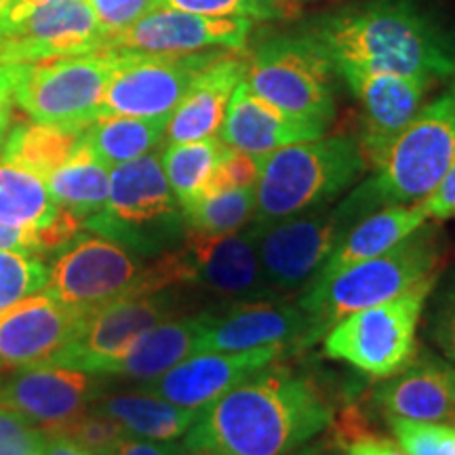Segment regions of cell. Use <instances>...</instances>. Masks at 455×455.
Returning <instances> with one entry per match:
<instances>
[{
	"mask_svg": "<svg viewBox=\"0 0 455 455\" xmlns=\"http://www.w3.org/2000/svg\"><path fill=\"white\" fill-rule=\"evenodd\" d=\"M333 424L308 375L272 363L198 411L184 447L198 455H289Z\"/></svg>",
	"mask_w": 455,
	"mask_h": 455,
	"instance_id": "1",
	"label": "cell"
},
{
	"mask_svg": "<svg viewBox=\"0 0 455 455\" xmlns=\"http://www.w3.org/2000/svg\"><path fill=\"white\" fill-rule=\"evenodd\" d=\"M84 230L140 255H161L184 241V213L171 192L161 155L150 152L112 167L106 209L84 220Z\"/></svg>",
	"mask_w": 455,
	"mask_h": 455,
	"instance_id": "6",
	"label": "cell"
},
{
	"mask_svg": "<svg viewBox=\"0 0 455 455\" xmlns=\"http://www.w3.org/2000/svg\"><path fill=\"white\" fill-rule=\"evenodd\" d=\"M93 409L118 419L131 436L148 441L180 439L190 430L198 415V411L173 405V403L156 395H148V392L104 396Z\"/></svg>",
	"mask_w": 455,
	"mask_h": 455,
	"instance_id": "28",
	"label": "cell"
},
{
	"mask_svg": "<svg viewBox=\"0 0 455 455\" xmlns=\"http://www.w3.org/2000/svg\"><path fill=\"white\" fill-rule=\"evenodd\" d=\"M156 7L188 11L207 17L232 20H272L281 13V0H156Z\"/></svg>",
	"mask_w": 455,
	"mask_h": 455,
	"instance_id": "36",
	"label": "cell"
},
{
	"mask_svg": "<svg viewBox=\"0 0 455 455\" xmlns=\"http://www.w3.org/2000/svg\"><path fill=\"white\" fill-rule=\"evenodd\" d=\"M84 312L34 293L0 312V371L47 365L70 344Z\"/></svg>",
	"mask_w": 455,
	"mask_h": 455,
	"instance_id": "21",
	"label": "cell"
},
{
	"mask_svg": "<svg viewBox=\"0 0 455 455\" xmlns=\"http://www.w3.org/2000/svg\"><path fill=\"white\" fill-rule=\"evenodd\" d=\"M106 44L91 0H57L0 32V66L100 53Z\"/></svg>",
	"mask_w": 455,
	"mask_h": 455,
	"instance_id": "14",
	"label": "cell"
},
{
	"mask_svg": "<svg viewBox=\"0 0 455 455\" xmlns=\"http://www.w3.org/2000/svg\"><path fill=\"white\" fill-rule=\"evenodd\" d=\"M144 266L123 244L100 235H78L49 266L43 289L78 312H93L131 293Z\"/></svg>",
	"mask_w": 455,
	"mask_h": 455,
	"instance_id": "11",
	"label": "cell"
},
{
	"mask_svg": "<svg viewBox=\"0 0 455 455\" xmlns=\"http://www.w3.org/2000/svg\"><path fill=\"white\" fill-rule=\"evenodd\" d=\"M203 333L196 352H241L259 346H306L321 338L315 321L291 301L243 299L228 308L203 312Z\"/></svg>",
	"mask_w": 455,
	"mask_h": 455,
	"instance_id": "16",
	"label": "cell"
},
{
	"mask_svg": "<svg viewBox=\"0 0 455 455\" xmlns=\"http://www.w3.org/2000/svg\"><path fill=\"white\" fill-rule=\"evenodd\" d=\"M98 395V375L61 365H36L20 369L0 384V407L24 415L47 435H61Z\"/></svg>",
	"mask_w": 455,
	"mask_h": 455,
	"instance_id": "19",
	"label": "cell"
},
{
	"mask_svg": "<svg viewBox=\"0 0 455 455\" xmlns=\"http://www.w3.org/2000/svg\"><path fill=\"white\" fill-rule=\"evenodd\" d=\"M426 220L428 218H426L418 203L411 204V207L409 204H390V207L375 209L373 213L358 220L346 232V236L341 238V243L329 255V259L323 264V268L318 270V275L310 284L325 283L338 272L350 268V266L386 253L395 244L401 243L403 238H407L418 228H422Z\"/></svg>",
	"mask_w": 455,
	"mask_h": 455,
	"instance_id": "25",
	"label": "cell"
},
{
	"mask_svg": "<svg viewBox=\"0 0 455 455\" xmlns=\"http://www.w3.org/2000/svg\"><path fill=\"white\" fill-rule=\"evenodd\" d=\"M61 435L76 441L78 445L95 455H106L114 445L131 436L118 419L98 411V409H87L83 415H78Z\"/></svg>",
	"mask_w": 455,
	"mask_h": 455,
	"instance_id": "37",
	"label": "cell"
},
{
	"mask_svg": "<svg viewBox=\"0 0 455 455\" xmlns=\"http://www.w3.org/2000/svg\"><path fill=\"white\" fill-rule=\"evenodd\" d=\"M60 213L61 207L41 175L0 158V224L41 232Z\"/></svg>",
	"mask_w": 455,
	"mask_h": 455,
	"instance_id": "30",
	"label": "cell"
},
{
	"mask_svg": "<svg viewBox=\"0 0 455 455\" xmlns=\"http://www.w3.org/2000/svg\"><path fill=\"white\" fill-rule=\"evenodd\" d=\"M333 68L361 101L363 135L358 144L367 167L378 169L395 140L419 112L430 83L350 64H338Z\"/></svg>",
	"mask_w": 455,
	"mask_h": 455,
	"instance_id": "17",
	"label": "cell"
},
{
	"mask_svg": "<svg viewBox=\"0 0 455 455\" xmlns=\"http://www.w3.org/2000/svg\"><path fill=\"white\" fill-rule=\"evenodd\" d=\"M436 283L439 276H432L395 299L341 318L325 333V355L375 379L405 369L418 355L419 318Z\"/></svg>",
	"mask_w": 455,
	"mask_h": 455,
	"instance_id": "8",
	"label": "cell"
},
{
	"mask_svg": "<svg viewBox=\"0 0 455 455\" xmlns=\"http://www.w3.org/2000/svg\"><path fill=\"white\" fill-rule=\"evenodd\" d=\"M81 141L83 131L44 123H17L4 140L0 158L47 180L74 155Z\"/></svg>",
	"mask_w": 455,
	"mask_h": 455,
	"instance_id": "31",
	"label": "cell"
},
{
	"mask_svg": "<svg viewBox=\"0 0 455 455\" xmlns=\"http://www.w3.org/2000/svg\"><path fill=\"white\" fill-rule=\"evenodd\" d=\"M224 148L226 144L220 138H207L169 144L163 152V171L181 209H188L207 195Z\"/></svg>",
	"mask_w": 455,
	"mask_h": 455,
	"instance_id": "32",
	"label": "cell"
},
{
	"mask_svg": "<svg viewBox=\"0 0 455 455\" xmlns=\"http://www.w3.org/2000/svg\"><path fill=\"white\" fill-rule=\"evenodd\" d=\"M11 4H13V0H0V28L4 24V17H7Z\"/></svg>",
	"mask_w": 455,
	"mask_h": 455,
	"instance_id": "50",
	"label": "cell"
},
{
	"mask_svg": "<svg viewBox=\"0 0 455 455\" xmlns=\"http://www.w3.org/2000/svg\"><path fill=\"white\" fill-rule=\"evenodd\" d=\"M49 268L41 258L21 251H0V312L43 291Z\"/></svg>",
	"mask_w": 455,
	"mask_h": 455,
	"instance_id": "34",
	"label": "cell"
},
{
	"mask_svg": "<svg viewBox=\"0 0 455 455\" xmlns=\"http://www.w3.org/2000/svg\"><path fill=\"white\" fill-rule=\"evenodd\" d=\"M203 312L195 316L167 318L140 335L123 356H118L101 375H121L131 379L158 378L171 367L198 350L203 333Z\"/></svg>",
	"mask_w": 455,
	"mask_h": 455,
	"instance_id": "26",
	"label": "cell"
},
{
	"mask_svg": "<svg viewBox=\"0 0 455 455\" xmlns=\"http://www.w3.org/2000/svg\"><path fill=\"white\" fill-rule=\"evenodd\" d=\"M13 87H11V78L7 68L0 66V150H3L4 140H7L11 127H13Z\"/></svg>",
	"mask_w": 455,
	"mask_h": 455,
	"instance_id": "46",
	"label": "cell"
},
{
	"mask_svg": "<svg viewBox=\"0 0 455 455\" xmlns=\"http://www.w3.org/2000/svg\"><path fill=\"white\" fill-rule=\"evenodd\" d=\"M186 230L198 235H230L255 218V188H232L213 192L181 209Z\"/></svg>",
	"mask_w": 455,
	"mask_h": 455,
	"instance_id": "33",
	"label": "cell"
},
{
	"mask_svg": "<svg viewBox=\"0 0 455 455\" xmlns=\"http://www.w3.org/2000/svg\"><path fill=\"white\" fill-rule=\"evenodd\" d=\"M0 251H21L43 259L41 232L20 230V228L0 224Z\"/></svg>",
	"mask_w": 455,
	"mask_h": 455,
	"instance_id": "44",
	"label": "cell"
},
{
	"mask_svg": "<svg viewBox=\"0 0 455 455\" xmlns=\"http://www.w3.org/2000/svg\"><path fill=\"white\" fill-rule=\"evenodd\" d=\"M344 455H407L396 441L388 436L378 435V432H365V435L356 436L339 447Z\"/></svg>",
	"mask_w": 455,
	"mask_h": 455,
	"instance_id": "45",
	"label": "cell"
},
{
	"mask_svg": "<svg viewBox=\"0 0 455 455\" xmlns=\"http://www.w3.org/2000/svg\"><path fill=\"white\" fill-rule=\"evenodd\" d=\"M169 116L141 118L101 114L83 131V144L108 167L150 155L167 133Z\"/></svg>",
	"mask_w": 455,
	"mask_h": 455,
	"instance_id": "27",
	"label": "cell"
},
{
	"mask_svg": "<svg viewBox=\"0 0 455 455\" xmlns=\"http://www.w3.org/2000/svg\"><path fill=\"white\" fill-rule=\"evenodd\" d=\"M327 124L298 118L261 100L243 78L232 93L218 138L235 150L264 156L278 148L323 138Z\"/></svg>",
	"mask_w": 455,
	"mask_h": 455,
	"instance_id": "23",
	"label": "cell"
},
{
	"mask_svg": "<svg viewBox=\"0 0 455 455\" xmlns=\"http://www.w3.org/2000/svg\"><path fill=\"white\" fill-rule=\"evenodd\" d=\"M178 312L175 289L164 291L124 295L87 312L81 327L64 350L57 352L47 365L81 369V371L101 375L141 333L158 323L173 318Z\"/></svg>",
	"mask_w": 455,
	"mask_h": 455,
	"instance_id": "13",
	"label": "cell"
},
{
	"mask_svg": "<svg viewBox=\"0 0 455 455\" xmlns=\"http://www.w3.org/2000/svg\"><path fill=\"white\" fill-rule=\"evenodd\" d=\"M398 445L407 455H455V426L386 418Z\"/></svg>",
	"mask_w": 455,
	"mask_h": 455,
	"instance_id": "35",
	"label": "cell"
},
{
	"mask_svg": "<svg viewBox=\"0 0 455 455\" xmlns=\"http://www.w3.org/2000/svg\"><path fill=\"white\" fill-rule=\"evenodd\" d=\"M258 175L259 156L247 155V152L226 146L224 152H221V158L218 163V169H215V175L207 195H213V192L221 190H232V188H255Z\"/></svg>",
	"mask_w": 455,
	"mask_h": 455,
	"instance_id": "40",
	"label": "cell"
},
{
	"mask_svg": "<svg viewBox=\"0 0 455 455\" xmlns=\"http://www.w3.org/2000/svg\"><path fill=\"white\" fill-rule=\"evenodd\" d=\"M289 350L291 346L272 344L241 352H195L169 371L146 382L141 392L156 395L192 411H201L228 390L272 363L281 361Z\"/></svg>",
	"mask_w": 455,
	"mask_h": 455,
	"instance_id": "18",
	"label": "cell"
},
{
	"mask_svg": "<svg viewBox=\"0 0 455 455\" xmlns=\"http://www.w3.org/2000/svg\"><path fill=\"white\" fill-rule=\"evenodd\" d=\"M335 68L308 34L275 36L247 57L244 83L255 95L306 121L335 116Z\"/></svg>",
	"mask_w": 455,
	"mask_h": 455,
	"instance_id": "9",
	"label": "cell"
},
{
	"mask_svg": "<svg viewBox=\"0 0 455 455\" xmlns=\"http://www.w3.org/2000/svg\"><path fill=\"white\" fill-rule=\"evenodd\" d=\"M333 66L422 78H455V34L413 0H379L323 17L308 34Z\"/></svg>",
	"mask_w": 455,
	"mask_h": 455,
	"instance_id": "2",
	"label": "cell"
},
{
	"mask_svg": "<svg viewBox=\"0 0 455 455\" xmlns=\"http://www.w3.org/2000/svg\"><path fill=\"white\" fill-rule=\"evenodd\" d=\"M43 455H95L64 435H49Z\"/></svg>",
	"mask_w": 455,
	"mask_h": 455,
	"instance_id": "47",
	"label": "cell"
},
{
	"mask_svg": "<svg viewBox=\"0 0 455 455\" xmlns=\"http://www.w3.org/2000/svg\"><path fill=\"white\" fill-rule=\"evenodd\" d=\"M91 4L100 17V24L104 26L108 38L138 21L148 11L156 9V0H91Z\"/></svg>",
	"mask_w": 455,
	"mask_h": 455,
	"instance_id": "41",
	"label": "cell"
},
{
	"mask_svg": "<svg viewBox=\"0 0 455 455\" xmlns=\"http://www.w3.org/2000/svg\"><path fill=\"white\" fill-rule=\"evenodd\" d=\"M367 169L358 140L318 138L259 156L255 224H270L327 207Z\"/></svg>",
	"mask_w": 455,
	"mask_h": 455,
	"instance_id": "3",
	"label": "cell"
},
{
	"mask_svg": "<svg viewBox=\"0 0 455 455\" xmlns=\"http://www.w3.org/2000/svg\"><path fill=\"white\" fill-rule=\"evenodd\" d=\"M356 221L344 203L331 212L312 209L270 224L251 221L258 228L259 264L272 298L304 291Z\"/></svg>",
	"mask_w": 455,
	"mask_h": 455,
	"instance_id": "10",
	"label": "cell"
},
{
	"mask_svg": "<svg viewBox=\"0 0 455 455\" xmlns=\"http://www.w3.org/2000/svg\"><path fill=\"white\" fill-rule=\"evenodd\" d=\"M386 418L455 426V365L432 355L415 358L373 390Z\"/></svg>",
	"mask_w": 455,
	"mask_h": 455,
	"instance_id": "22",
	"label": "cell"
},
{
	"mask_svg": "<svg viewBox=\"0 0 455 455\" xmlns=\"http://www.w3.org/2000/svg\"><path fill=\"white\" fill-rule=\"evenodd\" d=\"M289 455H331V453H329V449H325L323 445H316V447H301L298 451Z\"/></svg>",
	"mask_w": 455,
	"mask_h": 455,
	"instance_id": "49",
	"label": "cell"
},
{
	"mask_svg": "<svg viewBox=\"0 0 455 455\" xmlns=\"http://www.w3.org/2000/svg\"><path fill=\"white\" fill-rule=\"evenodd\" d=\"M190 451L184 445L171 441H148L138 436H127L118 445H114L106 455H188Z\"/></svg>",
	"mask_w": 455,
	"mask_h": 455,
	"instance_id": "43",
	"label": "cell"
},
{
	"mask_svg": "<svg viewBox=\"0 0 455 455\" xmlns=\"http://www.w3.org/2000/svg\"><path fill=\"white\" fill-rule=\"evenodd\" d=\"M453 161L455 84L419 108L386 152L378 175L358 186L344 204L361 220L379 207L419 203L441 184Z\"/></svg>",
	"mask_w": 455,
	"mask_h": 455,
	"instance_id": "5",
	"label": "cell"
},
{
	"mask_svg": "<svg viewBox=\"0 0 455 455\" xmlns=\"http://www.w3.org/2000/svg\"><path fill=\"white\" fill-rule=\"evenodd\" d=\"M441 264L439 228L424 224L378 258L306 287L298 304L312 316L318 338H325L341 318L395 299L432 276H441Z\"/></svg>",
	"mask_w": 455,
	"mask_h": 455,
	"instance_id": "4",
	"label": "cell"
},
{
	"mask_svg": "<svg viewBox=\"0 0 455 455\" xmlns=\"http://www.w3.org/2000/svg\"><path fill=\"white\" fill-rule=\"evenodd\" d=\"M435 291L432 301L428 333L432 344L441 350V355L455 365V275L447 278V283Z\"/></svg>",
	"mask_w": 455,
	"mask_h": 455,
	"instance_id": "39",
	"label": "cell"
},
{
	"mask_svg": "<svg viewBox=\"0 0 455 455\" xmlns=\"http://www.w3.org/2000/svg\"><path fill=\"white\" fill-rule=\"evenodd\" d=\"M195 455H198V453H195Z\"/></svg>",
	"mask_w": 455,
	"mask_h": 455,
	"instance_id": "51",
	"label": "cell"
},
{
	"mask_svg": "<svg viewBox=\"0 0 455 455\" xmlns=\"http://www.w3.org/2000/svg\"><path fill=\"white\" fill-rule=\"evenodd\" d=\"M51 3H57V0H13L7 17H4V24H3V28H0V32H3L4 28L17 24L20 20H24V17L28 13H32L34 9L44 7V4H51Z\"/></svg>",
	"mask_w": 455,
	"mask_h": 455,
	"instance_id": "48",
	"label": "cell"
},
{
	"mask_svg": "<svg viewBox=\"0 0 455 455\" xmlns=\"http://www.w3.org/2000/svg\"><path fill=\"white\" fill-rule=\"evenodd\" d=\"M220 53H224V49L186 55L118 53L116 68L101 101V114L171 116L198 74Z\"/></svg>",
	"mask_w": 455,
	"mask_h": 455,
	"instance_id": "12",
	"label": "cell"
},
{
	"mask_svg": "<svg viewBox=\"0 0 455 455\" xmlns=\"http://www.w3.org/2000/svg\"><path fill=\"white\" fill-rule=\"evenodd\" d=\"M244 74L247 57H241V51H224L215 57L169 116L164 133L169 144L218 138L228 104Z\"/></svg>",
	"mask_w": 455,
	"mask_h": 455,
	"instance_id": "24",
	"label": "cell"
},
{
	"mask_svg": "<svg viewBox=\"0 0 455 455\" xmlns=\"http://www.w3.org/2000/svg\"><path fill=\"white\" fill-rule=\"evenodd\" d=\"M118 53L57 57L30 64H3L13 87L15 104L34 123L84 131L101 114Z\"/></svg>",
	"mask_w": 455,
	"mask_h": 455,
	"instance_id": "7",
	"label": "cell"
},
{
	"mask_svg": "<svg viewBox=\"0 0 455 455\" xmlns=\"http://www.w3.org/2000/svg\"><path fill=\"white\" fill-rule=\"evenodd\" d=\"M180 253L190 270V284H201L207 291L235 301L272 298L261 272L255 226L230 235L186 230Z\"/></svg>",
	"mask_w": 455,
	"mask_h": 455,
	"instance_id": "20",
	"label": "cell"
},
{
	"mask_svg": "<svg viewBox=\"0 0 455 455\" xmlns=\"http://www.w3.org/2000/svg\"><path fill=\"white\" fill-rule=\"evenodd\" d=\"M44 181L55 203L70 209L81 220L104 212L110 196V167L95 158L83 141Z\"/></svg>",
	"mask_w": 455,
	"mask_h": 455,
	"instance_id": "29",
	"label": "cell"
},
{
	"mask_svg": "<svg viewBox=\"0 0 455 455\" xmlns=\"http://www.w3.org/2000/svg\"><path fill=\"white\" fill-rule=\"evenodd\" d=\"M418 204L428 220H455V161L441 184Z\"/></svg>",
	"mask_w": 455,
	"mask_h": 455,
	"instance_id": "42",
	"label": "cell"
},
{
	"mask_svg": "<svg viewBox=\"0 0 455 455\" xmlns=\"http://www.w3.org/2000/svg\"><path fill=\"white\" fill-rule=\"evenodd\" d=\"M255 21L207 17L156 7L108 38L106 51L140 55H186L201 51H243Z\"/></svg>",
	"mask_w": 455,
	"mask_h": 455,
	"instance_id": "15",
	"label": "cell"
},
{
	"mask_svg": "<svg viewBox=\"0 0 455 455\" xmlns=\"http://www.w3.org/2000/svg\"><path fill=\"white\" fill-rule=\"evenodd\" d=\"M49 435L24 415L0 407V455H43Z\"/></svg>",
	"mask_w": 455,
	"mask_h": 455,
	"instance_id": "38",
	"label": "cell"
}]
</instances>
